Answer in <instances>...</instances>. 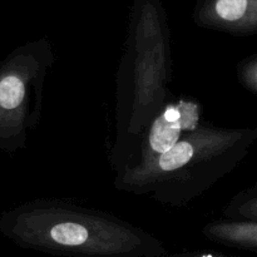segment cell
Masks as SVG:
<instances>
[{
	"label": "cell",
	"instance_id": "cell-4",
	"mask_svg": "<svg viewBox=\"0 0 257 257\" xmlns=\"http://www.w3.org/2000/svg\"><path fill=\"white\" fill-rule=\"evenodd\" d=\"M24 84L18 77L9 75L0 80V107L4 109L19 107L24 99Z\"/></svg>",
	"mask_w": 257,
	"mask_h": 257
},
{
	"label": "cell",
	"instance_id": "cell-5",
	"mask_svg": "<svg viewBox=\"0 0 257 257\" xmlns=\"http://www.w3.org/2000/svg\"><path fill=\"white\" fill-rule=\"evenodd\" d=\"M193 148L187 142H177L172 148L161 153L158 163L163 171H173L185 166L192 158Z\"/></svg>",
	"mask_w": 257,
	"mask_h": 257
},
{
	"label": "cell",
	"instance_id": "cell-1",
	"mask_svg": "<svg viewBox=\"0 0 257 257\" xmlns=\"http://www.w3.org/2000/svg\"><path fill=\"white\" fill-rule=\"evenodd\" d=\"M197 122L196 108L193 105H181L170 108L156 122L151 131L150 142L153 151L165 153L177 143L182 128H195Z\"/></svg>",
	"mask_w": 257,
	"mask_h": 257
},
{
	"label": "cell",
	"instance_id": "cell-3",
	"mask_svg": "<svg viewBox=\"0 0 257 257\" xmlns=\"http://www.w3.org/2000/svg\"><path fill=\"white\" fill-rule=\"evenodd\" d=\"M50 237L55 243L65 247H79L89 238L88 230L82 225L72 222L59 223L50 230Z\"/></svg>",
	"mask_w": 257,
	"mask_h": 257
},
{
	"label": "cell",
	"instance_id": "cell-2",
	"mask_svg": "<svg viewBox=\"0 0 257 257\" xmlns=\"http://www.w3.org/2000/svg\"><path fill=\"white\" fill-rule=\"evenodd\" d=\"M257 0H201V17L226 24L252 25L256 20Z\"/></svg>",
	"mask_w": 257,
	"mask_h": 257
}]
</instances>
